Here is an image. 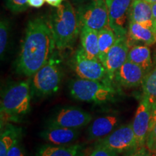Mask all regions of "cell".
Instances as JSON below:
<instances>
[{"label":"cell","instance_id":"9a60e30c","mask_svg":"<svg viewBox=\"0 0 156 156\" xmlns=\"http://www.w3.org/2000/svg\"><path fill=\"white\" fill-rule=\"evenodd\" d=\"M119 117L115 114H108L95 119L90 122L87 129L90 140H98L111 134L118 127Z\"/></svg>","mask_w":156,"mask_h":156},{"label":"cell","instance_id":"8fae6325","mask_svg":"<svg viewBox=\"0 0 156 156\" xmlns=\"http://www.w3.org/2000/svg\"><path fill=\"white\" fill-rule=\"evenodd\" d=\"M152 113V104L145 95H142L139 106L136 109L134 119L131 123L140 147L145 145L147 133L149 131Z\"/></svg>","mask_w":156,"mask_h":156},{"label":"cell","instance_id":"52a82bcc","mask_svg":"<svg viewBox=\"0 0 156 156\" xmlns=\"http://www.w3.org/2000/svg\"><path fill=\"white\" fill-rule=\"evenodd\" d=\"M95 145L106 147L118 154L136 151L141 148L136 140L132 124L118 126L108 135L97 140Z\"/></svg>","mask_w":156,"mask_h":156},{"label":"cell","instance_id":"ba28073f","mask_svg":"<svg viewBox=\"0 0 156 156\" xmlns=\"http://www.w3.org/2000/svg\"><path fill=\"white\" fill-rule=\"evenodd\" d=\"M73 68L77 77L82 79L100 81L108 79L106 68L101 60L87 57L81 48L74 56Z\"/></svg>","mask_w":156,"mask_h":156},{"label":"cell","instance_id":"4fadbf2b","mask_svg":"<svg viewBox=\"0 0 156 156\" xmlns=\"http://www.w3.org/2000/svg\"><path fill=\"white\" fill-rule=\"evenodd\" d=\"M147 73L139 65L126 60L117 70L114 79L126 87H138L142 85Z\"/></svg>","mask_w":156,"mask_h":156},{"label":"cell","instance_id":"f1b7e54d","mask_svg":"<svg viewBox=\"0 0 156 156\" xmlns=\"http://www.w3.org/2000/svg\"><path fill=\"white\" fill-rule=\"evenodd\" d=\"M151 152L147 150V148L142 147L137 151H136L133 154H132L130 156H152Z\"/></svg>","mask_w":156,"mask_h":156},{"label":"cell","instance_id":"f546056e","mask_svg":"<svg viewBox=\"0 0 156 156\" xmlns=\"http://www.w3.org/2000/svg\"><path fill=\"white\" fill-rule=\"evenodd\" d=\"M46 2L45 0H28L29 7H34V8H40L44 3Z\"/></svg>","mask_w":156,"mask_h":156},{"label":"cell","instance_id":"ac0fdd59","mask_svg":"<svg viewBox=\"0 0 156 156\" xmlns=\"http://www.w3.org/2000/svg\"><path fill=\"white\" fill-rule=\"evenodd\" d=\"M81 49L85 56L92 59H99L98 31L86 26H81L80 30Z\"/></svg>","mask_w":156,"mask_h":156},{"label":"cell","instance_id":"1f68e13d","mask_svg":"<svg viewBox=\"0 0 156 156\" xmlns=\"http://www.w3.org/2000/svg\"><path fill=\"white\" fill-rule=\"evenodd\" d=\"M152 7V12H153V21L155 23V26L156 29V2L151 4Z\"/></svg>","mask_w":156,"mask_h":156},{"label":"cell","instance_id":"9c48e42d","mask_svg":"<svg viewBox=\"0 0 156 156\" xmlns=\"http://www.w3.org/2000/svg\"><path fill=\"white\" fill-rule=\"evenodd\" d=\"M108 13L109 27L117 38L127 35L129 14L133 0H105Z\"/></svg>","mask_w":156,"mask_h":156},{"label":"cell","instance_id":"836d02e7","mask_svg":"<svg viewBox=\"0 0 156 156\" xmlns=\"http://www.w3.org/2000/svg\"><path fill=\"white\" fill-rule=\"evenodd\" d=\"M151 154L153 153L154 155H155V156H156V142H155V145L153 146V149H152V151H151Z\"/></svg>","mask_w":156,"mask_h":156},{"label":"cell","instance_id":"d6a6232c","mask_svg":"<svg viewBox=\"0 0 156 156\" xmlns=\"http://www.w3.org/2000/svg\"><path fill=\"white\" fill-rule=\"evenodd\" d=\"M71 1H73V2L74 3L80 5H83V4L89 2H90L91 0H71Z\"/></svg>","mask_w":156,"mask_h":156},{"label":"cell","instance_id":"e0dca14e","mask_svg":"<svg viewBox=\"0 0 156 156\" xmlns=\"http://www.w3.org/2000/svg\"><path fill=\"white\" fill-rule=\"evenodd\" d=\"M83 144L55 145L52 144L42 145L38 148L36 156H86Z\"/></svg>","mask_w":156,"mask_h":156},{"label":"cell","instance_id":"2e32d148","mask_svg":"<svg viewBox=\"0 0 156 156\" xmlns=\"http://www.w3.org/2000/svg\"><path fill=\"white\" fill-rule=\"evenodd\" d=\"M129 21L136 23L142 26L156 31L151 4L148 3L145 0L132 1L129 14Z\"/></svg>","mask_w":156,"mask_h":156},{"label":"cell","instance_id":"277c9868","mask_svg":"<svg viewBox=\"0 0 156 156\" xmlns=\"http://www.w3.org/2000/svg\"><path fill=\"white\" fill-rule=\"evenodd\" d=\"M69 90L70 95L76 100L87 103H106L112 100L115 94L109 84L80 77L70 81Z\"/></svg>","mask_w":156,"mask_h":156},{"label":"cell","instance_id":"5b68a950","mask_svg":"<svg viewBox=\"0 0 156 156\" xmlns=\"http://www.w3.org/2000/svg\"><path fill=\"white\" fill-rule=\"evenodd\" d=\"M62 80V70L50 60L32 76L31 90L38 97L49 96L58 90Z\"/></svg>","mask_w":156,"mask_h":156},{"label":"cell","instance_id":"7402d4cb","mask_svg":"<svg viewBox=\"0 0 156 156\" xmlns=\"http://www.w3.org/2000/svg\"><path fill=\"white\" fill-rule=\"evenodd\" d=\"M117 37L111 28H104L98 31L99 56L102 64L104 62L107 54L115 44Z\"/></svg>","mask_w":156,"mask_h":156},{"label":"cell","instance_id":"ffe728a7","mask_svg":"<svg viewBox=\"0 0 156 156\" xmlns=\"http://www.w3.org/2000/svg\"><path fill=\"white\" fill-rule=\"evenodd\" d=\"M127 60L139 65L146 73L151 71L153 67L151 49L146 45H134L131 46L129 51Z\"/></svg>","mask_w":156,"mask_h":156},{"label":"cell","instance_id":"7c38bea8","mask_svg":"<svg viewBox=\"0 0 156 156\" xmlns=\"http://www.w3.org/2000/svg\"><path fill=\"white\" fill-rule=\"evenodd\" d=\"M129 48L130 45L129 44L127 36L117 38L103 63L109 80L114 79L117 70L127 60Z\"/></svg>","mask_w":156,"mask_h":156},{"label":"cell","instance_id":"6da1fadb","mask_svg":"<svg viewBox=\"0 0 156 156\" xmlns=\"http://www.w3.org/2000/svg\"><path fill=\"white\" fill-rule=\"evenodd\" d=\"M55 43L48 21L44 17L30 19L27 23L20 50L15 62L20 75L32 77L50 61Z\"/></svg>","mask_w":156,"mask_h":156},{"label":"cell","instance_id":"4316f807","mask_svg":"<svg viewBox=\"0 0 156 156\" xmlns=\"http://www.w3.org/2000/svg\"><path fill=\"white\" fill-rule=\"evenodd\" d=\"M86 156H119V154L103 146L95 145L94 150Z\"/></svg>","mask_w":156,"mask_h":156},{"label":"cell","instance_id":"4dcf8cb0","mask_svg":"<svg viewBox=\"0 0 156 156\" xmlns=\"http://www.w3.org/2000/svg\"><path fill=\"white\" fill-rule=\"evenodd\" d=\"M45 1H46V3L51 6V7L57 8V7H60L63 4L65 0H45Z\"/></svg>","mask_w":156,"mask_h":156},{"label":"cell","instance_id":"83f0119b","mask_svg":"<svg viewBox=\"0 0 156 156\" xmlns=\"http://www.w3.org/2000/svg\"><path fill=\"white\" fill-rule=\"evenodd\" d=\"M7 156H27L26 151L21 142V138L12 146Z\"/></svg>","mask_w":156,"mask_h":156},{"label":"cell","instance_id":"603a6c76","mask_svg":"<svg viewBox=\"0 0 156 156\" xmlns=\"http://www.w3.org/2000/svg\"><path fill=\"white\" fill-rule=\"evenodd\" d=\"M142 86L143 95L147 97L152 105H156V60L155 65L146 75Z\"/></svg>","mask_w":156,"mask_h":156},{"label":"cell","instance_id":"7a4b0ae2","mask_svg":"<svg viewBox=\"0 0 156 156\" xmlns=\"http://www.w3.org/2000/svg\"><path fill=\"white\" fill-rule=\"evenodd\" d=\"M47 21L56 48L64 50L75 44L78 35L80 34L81 25L77 11L69 1L65 0L54 10Z\"/></svg>","mask_w":156,"mask_h":156},{"label":"cell","instance_id":"30bf717a","mask_svg":"<svg viewBox=\"0 0 156 156\" xmlns=\"http://www.w3.org/2000/svg\"><path fill=\"white\" fill-rule=\"evenodd\" d=\"M93 116L88 112L77 107H64L51 117L48 125L79 129L92 122Z\"/></svg>","mask_w":156,"mask_h":156},{"label":"cell","instance_id":"e575fe53","mask_svg":"<svg viewBox=\"0 0 156 156\" xmlns=\"http://www.w3.org/2000/svg\"><path fill=\"white\" fill-rule=\"evenodd\" d=\"M145 1L150 4H153L156 2V0H145Z\"/></svg>","mask_w":156,"mask_h":156},{"label":"cell","instance_id":"44dd1931","mask_svg":"<svg viewBox=\"0 0 156 156\" xmlns=\"http://www.w3.org/2000/svg\"><path fill=\"white\" fill-rule=\"evenodd\" d=\"M21 129L12 124L4 126L0 135V156H7L12 146L21 138Z\"/></svg>","mask_w":156,"mask_h":156},{"label":"cell","instance_id":"484cf974","mask_svg":"<svg viewBox=\"0 0 156 156\" xmlns=\"http://www.w3.org/2000/svg\"><path fill=\"white\" fill-rule=\"evenodd\" d=\"M5 6L14 14L23 12L28 8V0H5Z\"/></svg>","mask_w":156,"mask_h":156},{"label":"cell","instance_id":"5bb4252c","mask_svg":"<svg viewBox=\"0 0 156 156\" xmlns=\"http://www.w3.org/2000/svg\"><path fill=\"white\" fill-rule=\"evenodd\" d=\"M80 132L77 129L47 125L41 132L40 136L46 142L55 145H71L78 139Z\"/></svg>","mask_w":156,"mask_h":156},{"label":"cell","instance_id":"3957f363","mask_svg":"<svg viewBox=\"0 0 156 156\" xmlns=\"http://www.w3.org/2000/svg\"><path fill=\"white\" fill-rule=\"evenodd\" d=\"M30 80L20 81L9 85L2 94L1 125L17 122L30 112L31 101Z\"/></svg>","mask_w":156,"mask_h":156},{"label":"cell","instance_id":"d4e9b609","mask_svg":"<svg viewBox=\"0 0 156 156\" xmlns=\"http://www.w3.org/2000/svg\"><path fill=\"white\" fill-rule=\"evenodd\" d=\"M156 142V105H152V113L149 131L147 133L145 145L151 152Z\"/></svg>","mask_w":156,"mask_h":156},{"label":"cell","instance_id":"d590c367","mask_svg":"<svg viewBox=\"0 0 156 156\" xmlns=\"http://www.w3.org/2000/svg\"><path fill=\"white\" fill-rule=\"evenodd\" d=\"M91 1H101V0H91Z\"/></svg>","mask_w":156,"mask_h":156},{"label":"cell","instance_id":"cb8c5ba5","mask_svg":"<svg viewBox=\"0 0 156 156\" xmlns=\"http://www.w3.org/2000/svg\"><path fill=\"white\" fill-rule=\"evenodd\" d=\"M10 29L11 25L9 20L2 17L0 22V55L2 59H3L7 51Z\"/></svg>","mask_w":156,"mask_h":156},{"label":"cell","instance_id":"d6986e66","mask_svg":"<svg viewBox=\"0 0 156 156\" xmlns=\"http://www.w3.org/2000/svg\"><path fill=\"white\" fill-rule=\"evenodd\" d=\"M128 23L126 36L129 45H131V42L142 43L146 46H151L155 44L156 31L132 21H129Z\"/></svg>","mask_w":156,"mask_h":156},{"label":"cell","instance_id":"8992f818","mask_svg":"<svg viewBox=\"0 0 156 156\" xmlns=\"http://www.w3.org/2000/svg\"><path fill=\"white\" fill-rule=\"evenodd\" d=\"M77 16L81 26L99 31L109 27L108 8L105 0L90 1L79 5Z\"/></svg>","mask_w":156,"mask_h":156}]
</instances>
